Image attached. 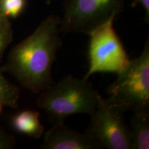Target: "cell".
<instances>
[{"mask_svg": "<svg viewBox=\"0 0 149 149\" xmlns=\"http://www.w3.org/2000/svg\"><path fill=\"white\" fill-rule=\"evenodd\" d=\"M3 107H4V105H3L1 102H0V113H1V111H2Z\"/></svg>", "mask_w": 149, "mask_h": 149, "instance_id": "16", "label": "cell"}, {"mask_svg": "<svg viewBox=\"0 0 149 149\" xmlns=\"http://www.w3.org/2000/svg\"><path fill=\"white\" fill-rule=\"evenodd\" d=\"M124 114V111L100 97L85 133L102 148L131 149L130 128Z\"/></svg>", "mask_w": 149, "mask_h": 149, "instance_id": "6", "label": "cell"}, {"mask_svg": "<svg viewBox=\"0 0 149 149\" xmlns=\"http://www.w3.org/2000/svg\"><path fill=\"white\" fill-rule=\"evenodd\" d=\"M130 119L131 149L149 148V109L133 112Z\"/></svg>", "mask_w": 149, "mask_h": 149, "instance_id": "8", "label": "cell"}, {"mask_svg": "<svg viewBox=\"0 0 149 149\" xmlns=\"http://www.w3.org/2000/svg\"><path fill=\"white\" fill-rule=\"evenodd\" d=\"M101 95L88 79L68 74L40 93L37 105L45 111L51 122H65L75 114L91 115Z\"/></svg>", "mask_w": 149, "mask_h": 149, "instance_id": "2", "label": "cell"}, {"mask_svg": "<svg viewBox=\"0 0 149 149\" xmlns=\"http://www.w3.org/2000/svg\"><path fill=\"white\" fill-rule=\"evenodd\" d=\"M114 20L105 22L88 35L89 64L84 79H88L96 72L118 74L129 64L130 59L115 31Z\"/></svg>", "mask_w": 149, "mask_h": 149, "instance_id": "4", "label": "cell"}, {"mask_svg": "<svg viewBox=\"0 0 149 149\" xmlns=\"http://www.w3.org/2000/svg\"><path fill=\"white\" fill-rule=\"evenodd\" d=\"M16 139L0 125V149H12L15 147Z\"/></svg>", "mask_w": 149, "mask_h": 149, "instance_id": "13", "label": "cell"}, {"mask_svg": "<svg viewBox=\"0 0 149 149\" xmlns=\"http://www.w3.org/2000/svg\"><path fill=\"white\" fill-rule=\"evenodd\" d=\"M125 0H64L60 31L88 35L97 27L115 19L124 8Z\"/></svg>", "mask_w": 149, "mask_h": 149, "instance_id": "5", "label": "cell"}, {"mask_svg": "<svg viewBox=\"0 0 149 149\" xmlns=\"http://www.w3.org/2000/svg\"><path fill=\"white\" fill-rule=\"evenodd\" d=\"M40 113L32 110H26L19 112L13 117V128L15 130L22 135L32 137L33 139H40L44 135L45 128L41 123Z\"/></svg>", "mask_w": 149, "mask_h": 149, "instance_id": "9", "label": "cell"}, {"mask_svg": "<svg viewBox=\"0 0 149 149\" xmlns=\"http://www.w3.org/2000/svg\"><path fill=\"white\" fill-rule=\"evenodd\" d=\"M2 10L4 15L8 18L18 17L26 5V0H2Z\"/></svg>", "mask_w": 149, "mask_h": 149, "instance_id": "11", "label": "cell"}, {"mask_svg": "<svg viewBox=\"0 0 149 149\" xmlns=\"http://www.w3.org/2000/svg\"><path fill=\"white\" fill-rule=\"evenodd\" d=\"M60 24L59 17L48 16L31 35L11 48L1 67L35 94L54 83L53 66L62 45Z\"/></svg>", "mask_w": 149, "mask_h": 149, "instance_id": "1", "label": "cell"}, {"mask_svg": "<svg viewBox=\"0 0 149 149\" xmlns=\"http://www.w3.org/2000/svg\"><path fill=\"white\" fill-rule=\"evenodd\" d=\"M13 40V30L10 19H6L0 26V62L3 58L6 50Z\"/></svg>", "mask_w": 149, "mask_h": 149, "instance_id": "12", "label": "cell"}, {"mask_svg": "<svg viewBox=\"0 0 149 149\" xmlns=\"http://www.w3.org/2000/svg\"><path fill=\"white\" fill-rule=\"evenodd\" d=\"M141 6L144 9L145 13V19L147 23L149 20V0H133L132 3V7H136L137 6Z\"/></svg>", "mask_w": 149, "mask_h": 149, "instance_id": "14", "label": "cell"}, {"mask_svg": "<svg viewBox=\"0 0 149 149\" xmlns=\"http://www.w3.org/2000/svg\"><path fill=\"white\" fill-rule=\"evenodd\" d=\"M53 1L54 0H46V3H47V4H51V3H53Z\"/></svg>", "mask_w": 149, "mask_h": 149, "instance_id": "17", "label": "cell"}, {"mask_svg": "<svg viewBox=\"0 0 149 149\" xmlns=\"http://www.w3.org/2000/svg\"><path fill=\"white\" fill-rule=\"evenodd\" d=\"M109 103L122 110L135 111L149 109V41L141 54L129 64L107 88Z\"/></svg>", "mask_w": 149, "mask_h": 149, "instance_id": "3", "label": "cell"}, {"mask_svg": "<svg viewBox=\"0 0 149 149\" xmlns=\"http://www.w3.org/2000/svg\"><path fill=\"white\" fill-rule=\"evenodd\" d=\"M19 97V88L8 81L0 66V102L4 107L15 109L18 107Z\"/></svg>", "mask_w": 149, "mask_h": 149, "instance_id": "10", "label": "cell"}, {"mask_svg": "<svg viewBox=\"0 0 149 149\" xmlns=\"http://www.w3.org/2000/svg\"><path fill=\"white\" fill-rule=\"evenodd\" d=\"M1 1H2V0H0V26L2 25L3 22L6 21V19H8V17H6L3 13Z\"/></svg>", "mask_w": 149, "mask_h": 149, "instance_id": "15", "label": "cell"}, {"mask_svg": "<svg viewBox=\"0 0 149 149\" xmlns=\"http://www.w3.org/2000/svg\"><path fill=\"white\" fill-rule=\"evenodd\" d=\"M40 148L43 149H101V146L86 133L72 129L64 122L53 123L44 132Z\"/></svg>", "mask_w": 149, "mask_h": 149, "instance_id": "7", "label": "cell"}]
</instances>
